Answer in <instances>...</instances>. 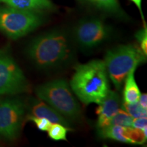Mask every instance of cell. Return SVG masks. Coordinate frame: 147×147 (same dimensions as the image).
Here are the masks:
<instances>
[{"mask_svg":"<svg viewBox=\"0 0 147 147\" xmlns=\"http://www.w3.org/2000/svg\"><path fill=\"white\" fill-rule=\"evenodd\" d=\"M25 108L18 98L0 100V138L8 141L17 138L25 118Z\"/></svg>","mask_w":147,"mask_h":147,"instance_id":"7","label":"cell"},{"mask_svg":"<svg viewBox=\"0 0 147 147\" xmlns=\"http://www.w3.org/2000/svg\"><path fill=\"white\" fill-rule=\"evenodd\" d=\"M97 133L102 138L110 139L127 144H131L130 140L127 137L125 127H124L109 125L105 127L97 130Z\"/></svg>","mask_w":147,"mask_h":147,"instance_id":"13","label":"cell"},{"mask_svg":"<svg viewBox=\"0 0 147 147\" xmlns=\"http://www.w3.org/2000/svg\"><path fill=\"white\" fill-rule=\"evenodd\" d=\"M125 134L132 144H143L146 141L147 136L145 135L142 130L139 129L132 127H125Z\"/></svg>","mask_w":147,"mask_h":147,"instance_id":"18","label":"cell"},{"mask_svg":"<svg viewBox=\"0 0 147 147\" xmlns=\"http://www.w3.org/2000/svg\"><path fill=\"white\" fill-rule=\"evenodd\" d=\"M0 3L19 10L40 12L55 8L51 0H0Z\"/></svg>","mask_w":147,"mask_h":147,"instance_id":"11","label":"cell"},{"mask_svg":"<svg viewBox=\"0 0 147 147\" xmlns=\"http://www.w3.org/2000/svg\"><path fill=\"white\" fill-rule=\"evenodd\" d=\"M121 104L119 95L116 91L110 90L96 109V114L98 116L96 124L97 130L109 125L111 119L120 109Z\"/></svg>","mask_w":147,"mask_h":147,"instance_id":"9","label":"cell"},{"mask_svg":"<svg viewBox=\"0 0 147 147\" xmlns=\"http://www.w3.org/2000/svg\"><path fill=\"white\" fill-rule=\"evenodd\" d=\"M70 87L82 104H100L110 91L104 61L93 60L77 65L70 80Z\"/></svg>","mask_w":147,"mask_h":147,"instance_id":"2","label":"cell"},{"mask_svg":"<svg viewBox=\"0 0 147 147\" xmlns=\"http://www.w3.org/2000/svg\"><path fill=\"white\" fill-rule=\"evenodd\" d=\"M81 1H82V0H81Z\"/></svg>","mask_w":147,"mask_h":147,"instance_id":"24","label":"cell"},{"mask_svg":"<svg viewBox=\"0 0 147 147\" xmlns=\"http://www.w3.org/2000/svg\"><path fill=\"white\" fill-rule=\"evenodd\" d=\"M29 89L26 77L10 53L0 51V95L19 94Z\"/></svg>","mask_w":147,"mask_h":147,"instance_id":"6","label":"cell"},{"mask_svg":"<svg viewBox=\"0 0 147 147\" xmlns=\"http://www.w3.org/2000/svg\"><path fill=\"white\" fill-rule=\"evenodd\" d=\"M134 118L128 113H127L123 109L119 110L117 113L114 116L110 122V125H115L124 127H132Z\"/></svg>","mask_w":147,"mask_h":147,"instance_id":"16","label":"cell"},{"mask_svg":"<svg viewBox=\"0 0 147 147\" xmlns=\"http://www.w3.org/2000/svg\"><path fill=\"white\" fill-rule=\"evenodd\" d=\"M136 69V67H134L129 71L124 81L125 84L123 95L124 102L127 104L137 102L141 95V92L135 79Z\"/></svg>","mask_w":147,"mask_h":147,"instance_id":"12","label":"cell"},{"mask_svg":"<svg viewBox=\"0 0 147 147\" xmlns=\"http://www.w3.org/2000/svg\"><path fill=\"white\" fill-rule=\"evenodd\" d=\"M69 131H72L71 128L61 123H52L48 129V134L51 139L55 141H67V134Z\"/></svg>","mask_w":147,"mask_h":147,"instance_id":"15","label":"cell"},{"mask_svg":"<svg viewBox=\"0 0 147 147\" xmlns=\"http://www.w3.org/2000/svg\"><path fill=\"white\" fill-rule=\"evenodd\" d=\"M92 3L101 10L117 16H123L124 12L121 10L117 0H89Z\"/></svg>","mask_w":147,"mask_h":147,"instance_id":"14","label":"cell"},{"mask_svg":"<svg viewBox=\"0 0 147 147\" xmlns=\"http://www.w3.org/2000/svg\"><path fill=\"white\" fill-rule=\"evenodd\" d=\"M26 121H32L36 125V127L40 131H47L52 123L47 119L43 118V117H37L35 116L28 115L25 117Z\"/></svg>","mask_w":147,"mask_h":147,"instance_id":"19","label":"cell"},{"mask_svg":"<svg viewBox=\"0 0 147 147\" xmlns=\"http://www.w3.org/2000/svg\"><path fill=\"white\" fill-rule=\"evenodd\" d=\"M73 40L65 32L54 30L35 38L26 53L32 63L40 69L49 70L67 65L74 59Z\"/></svg>","mask_w":147,"mask_h":147,"instance_id":"1","label":"cell"},{"mask_svg":"<svg viewBox=\"0 0 147 147\" xmlns=\"http://www.w3.org/2000/svg\"><path fill=\"white\" fill-rule=\"evenodd\" d=\"M146 56L135 45H121L107 51L104 57L108 77L116 89L120 90L129 71L144 63Z\"/></svg>","mask_w":147,"mask_h":147,"instance_id":"4","label":"cell"},{"mask_svg":"<svg viewBox=\"0 0 147 147\" xmlns=\"http://www.w3.org/2000/svg\"><path fill=\"white\" fill-rule=\"evenodd\" d=\"M35 92L40 100L47 103L69 122L82 119L81 108L66 80L57 79L46 82L38 86Z\"/></svg>","mask_w":147,"mask_h":147,"instance_id":"3","label":"cell"},{"mask_svg":"<svg viewBox=\"0 0 147 147\" xmlns=\"http://www.w3.org/2000/svg\"><path fill=\"white\" fill-rule=\"evenodd\" d=\"M130 1H132L134 4L136 5L138 9L140 12L141 17H142V21H143V22H144V24H146V22H145V20H144V14H143V12L142 10V0H130Z\"/></svg>","mask_w":147,"mask_h":147,"instance_id":"23","label":"cell"},{"mask_svg":"<svg viewBox=\"0 0 147 147\" xmlns=\"http://www.w3.org/2000/svg\"><path fill=\"white\" fill-rule=\"evenodd\" d=\"M135 38L138 42L139 47L142 53L147 56V27L144 24V27L136 33Z\"/></svg>","mask_w":147,"mask_h":147,"instance_id":"20","label":"cell"},{"mask_svg":"<svg viewBox=\"0 0 147 147\" xmlns=\"http://www.w3.org/2000/svg\"><path fill=\"white\" fill-rule=\"evenodd\" d=\"M121 107L134 119L146 117L147 110L144 109L138 102L131 104L123 102V104H121Z\"/></svg>","mask_w":147,"mask_h":147,"instance_id":"17","label":"cell"},{"mask_svg":"<svg viewBox=\"0 0 147 147\" xmlns=\"http://www.w3.org/2000/svg\"><path fill=\"white\" fill-rule=\"evenodd\" d=\"M29 115L47 119L51 123H61L69 127V122L50 105L41 100H33L29 106Z\"/></svg>","mask_w":147,"mask_h":147,"instance_id":"10","label":"cell"},{"mask_svg":"<svg viewBox=\"0 0 147 147\" xmlns=\"http://www.w3.org/2000/svg\"><path fill=\"white\" fill-rule=\"evenodd\" d=\"M132 127L139 129H144L147 127V118L146 117H139V118L134 119Z\"/></svg>","mask_w":147,"mask_h":147,"instance_id":"21","label":"cell"},{"mask_svg":"<svg viewBox=\"0 0 147 147\" xmlns=\"http://www.w3.org/2000/svg\"><path fill=\"white\" fill-rule=\"evenodd\" d=\"M43 23L39 12L0 6V32L11 39L23 37Z\"/></svg>","mask_w":147,"mask_h":147,"instance_id":"5","label":"cell"},{"mask_svg":"<svg viewBox=\"0 0 147 147\" xmlns=\"http://www.w3.org/2000/svg\"><path fill=\"white\" fill-rule=\"evenodd\" d=\"M138 102L139 104L145 110H147V94L146 93H143L140 96Z\"/></svg>","mask_w":147,"mask_h":147,"instance_id":"22","label":"cell"},{"mask_svg":"<svg viewBox=\"0 0 147 147\" xmlns=\"http://www.w3.org/2000/svg\"><path fill=\"white\" fill-rule=\"evenodd\" d=\"M111 35V29L102 20L90 18L80 21L74 29V38L84 50L95 49L106 42Z\"/></svg>","mask_w":147,"mask_h":147,"instance_id":"8","label":"cell"}]
</instances>
